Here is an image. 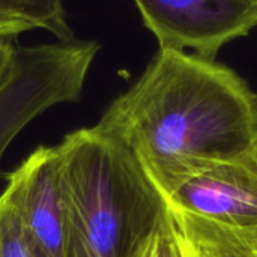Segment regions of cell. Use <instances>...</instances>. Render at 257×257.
Masks as SVG:
<instances>
[{"mask_svg": "<svg viewBox=\"0 0 257 257\" xmlns=\"http://www.w3.org/2000/svg\"><path fill=\"white\" fill-rule=\"evenodd\" d=\"M99 44L74 36L17 47L12 68L0 84V164L17 134L48 108L81 96Z\"/></svg>", "mask_w": 257, "mask_h": 257, "instance_id": "cell-3", "label": "cell"}, {"mask_svg": "<svg viewBox=\"0 0 257 257\" xmlns=\"http://www.w3.org/2000/svg\"><path fill=\"white\" fill-rule=\"evenodd\" d=\"M166 200L175 212L257 233V140L239 155L191 176Z\"/></svg>", "mask_w": 257, "mask_h": 257, "instance_id": "cell-5", "label": "cell"}, {"mask_svg": "<svg viewBox=\"0 0 257 257\" xmlns=\"http://www.w3.org/2000/svg\"><path fill=\"white\" fill-rule=\"evenodd\" d=\"M190 257H257V233H241L172 211Z\"/></svg>", "mask_w": 257, "mask_h": 257, "instance_id": "cell-7", "label": "cell"}, {"mask_svg": "<svg viewBox=\"0 0 257 257\" xmlns=\"http://www.w3.org/2000/svg\"><path fill=\"white\" fill-rule=\"evenodd\" d=\"M17 47L12 42V38H0V84L6 78L9 69L12 68Z\"/></svg>", "mask_w": 257, "mask_h": 257, "instance_id": "cell-11", "label": "cell"}, {"mask_svg": "<svg viewBox=\"0 0 257 257\" xmlns=\"http://www.w3.org/2000/svg\"><path fill=\"white\" fill-rule=\"evenodd\" d=\"M160 48L217 59L229 42L257 27V0H134Z\"/></svg>", "mask_w": 257, "mask_h": 257, "instance_id": "cell-4", "label": "cell"}, {"mask_svg": "<svg viewBox=\"0 0 257 257\" xmlns=\"http://www.w3.org/2000/svg\"><path fill=\"white\" fill-rule=\"evenodd\" d=\"M0 21L23 32L47 30L57 39L74 36L68 26L65 0H0Z\"/></svg>", "mask_w": 257, "mask_h": 257, "instance_id": "cell-8", "label": "cell"}, {"mask_svg": "<svg viewBox=\"0 0 257 257\" xmlns=\"http://www.w3.org/2000/svg\"><path fill=\"white\" fill-rule=\"evenodd\" d=\"M3 193L35 257H65V208L57 146H39L8 173Z\"/></svg>", "mask_w": 257, "mask_h": 257, "instance_id": "cell-6", "label": "cell"}, {"mask_svg": "<svg viewBox=\"0 0 257 257\" xmlns=\"http://www.w3.org/2000/svg\"><path fill=\"white\" fill-rule=\"evenodd\" d=\"M0 257H35L20 217L3 191L0 194Z\"/></svg>", "mask_w": 257, "mask_h": 257, "instance_id": "cell-9", "label": "cell"}, {"mask_svg": "<svg viewBox=\"0 0 257 257\" xmlns=\"http://www.w3.org/2000/svg\"><path fill=\"white\" fill-rule=\"evenodd\" d=\"M96 126L119 140L167 199L257 140V93L215 59L160 48Z\"/></svg>", "mask_w": 257, "mask_h": 257, "instance_id": "cell-1", "label": "cell"}, {"mask_svg": "<svg viewBox=\"0 0 257 257\" xmlns=\"http://www.w3.org/2000/svg\"><path fill=\"white\" fill-rule=\"evenodd\" d=\"M65 257H140L169 203L134 155L96 125L56 145Z\"/></svg>", "mask_w": 257, "mask_h": 257, "instance_id": "cell-2", "label": "cell"}, {"mask_svg": "<svg viewBox=\"0 0 257 257\" xmlns=\"http://www.w3.org/2000/svg\"><path fill=\"white\" fill-rule=\"evenodd\" d=\"M21 33H24V32L20 30L18 27L0 21V38H15V36H18Z\"/></svg>", "mask_w": 257, "mask_h": 257, "instance_id": "cell-12", "label": "cell"}, {"mask_svg": "<svg viewBox=\"0 0 257 257\" xmlns=\"http://www.w3.org/2000/svg\"><path fill=\"white\" fill-rule=\"evenodd\" d=\"M140 257H190L170 208L164 214Z\"/></svg>", "mask_w": 257, "mask_h": 257, "instance_id": "cell-10", "label": "cell"}]
</instances>
